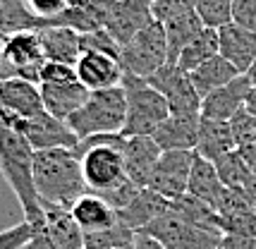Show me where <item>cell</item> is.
I'll list each match as a JSON object with an SVG mask.
<instances>
[{
  "label": "cell",
  "instance_id": "6da1fadb",
  "mask_svg": "<svg viewBox=\"0 0 256 249\" xmlns=\"http://www.w3.org/2000/svg\"><path fill=\"white\" fill-rule=\"evenodd\" d=\"M34 187L44 204L72 208L79 196L89 192L74 148L34 151Z\"/></svg>",
  "mask_w": 256,
  "mask_h": 249
},
{
  "label": "cell",
  "instance_id": "7a4b0ae2",
  "mask_svg": "<svg viewBox=\"0 0 256 249\" xmlns=\"http://www.w3.org/2000/svg\"><path fill=\"white\" fill-rule=\"evenodd\" d=\"M0 175L8 182L32 226L44 220L41 199L34 187V148L14 127L0 120Z\"/></svg>",
  "mask_w": 256,
  "mask_h": 249
},
{
  "label": "cell",
  "instance_id": "3957f363",
  "mask_svg": "<svg viewBox=\"0 0 256 249\" xmlns=\"http://www.w3.org/2000/svg\"><path fill=\"white\" fill-rule=\"evenodd\" d=\"M122 134H94L86 139H79L74 154L82 163L84 184L91 194H108L110 190L120 187L127 178L122 160Z\"/></svg>",
  "mask_w": 256,
  "mask_h": 249
},
{
  "label": "cell",
  "instance_id": "277c9868",
  "mask_svg": "<svg viewBox=\"0 0 256 249\" xmlns=\"http://www.w3.org/2000/svg\"><path fill=\"white\" fill-rule=\"evenodd\" d=\"M127 118V96L122 84L108 89L89 91L84 106L72 115L67 124L77 134V139H86L94 134H120Z\"/></svg>",
  "mask_w": 256,
  "mask_h": 249
},
{
  "label": "cell",
  "instance_id": "5b68a950",
  "mask_svg": "<svg viewBox=\"0 0 256 249\" xmlns=\"http://www.w3.org/2000/svg\"><path fill=\"white\" fill-rule=\"evenodd\" d=\"M122 89L127 96V118L122 136H151L170 118V108L163 94L142 77L122 74Z\"/></svg>",
  "mask_w": 256,
  "mask_h": 249
},
{
  "label": "cell",
  "instance_id": "8992f818",
  "mask_svg": "<svg viewBox=\"0 0 256 249\" xmlns=\"http://www.w3.org/2000/svg\"><path fill=\"white\" fill-rule=\"evenodd\" d=\"M118 60H120L122 74L148 80L154 72H158L168 62V41L163 24L151 20L120 48Z\"/></svg>",
  "mask_w": 256,
  "mask_h": 249
},
{
  "label": "cell",
  "instance_id": "52a82bcc",
  "mask_svg": "<svg viewBox=\"0 0 256 249\" xmlns=\"http://www.w3.org/2000/svg\"><path fill=\"white\" fill-rule=\"evenodd\" d=\"M46 62L38 29L12 32L0 48V80L22 77L38 84V70Z\"/></svg>",
  "mask_w": 256,
  "mask_h": 249
},
{
  "label": "cell",
  "instance_id": "ba28073f",
  "mask_svg": "<svg viewBox=\"0 0 256 249\" xmlns=\"http://www.w3.org/2000/svg\"><path fill=\"white\" fill-rule=\"evenodd\" d=\"M0 120L5 124L14 127L20 134L29 142L34 151H46V148H74L79 144L77 134L70 130V124L53 118L50 113H38L34 118H17L0 110Z\"/></svg>",
  "mask_w": 256,
  "mask_h": 249
},
{
  "label": "cell",
  "instance_id": "9c48e42d",
  "mask_svg": "<svg viewBox=\"0 0 256 249\" xmlns=\"http://www.w3.org/2000/svg\"><path fill=\"white\" fill-rule=\"evenodd\" d=\"M142 235H148L166 249H220V238H223L220 232L201 230L184 223L170 208L163 216H158L154 223H148L142 230Z\"/></svg>",
  "mask_w": 256,
  "mask_h": 249
},
{
  "label": "cell",
  "instance_id": "30bf717a",
  "mask_svg": "<svg viewBox=\"0 0 256 249\" xmlns=\"http://www.w3.org/2000/svg\"><path fill=\"white\" fill-rule=\"evenodd\" d=\"M146 82L163 94L168 108H170V115H201V96L194 89L190 74L182 72L178 65L166 62Z\"/></svg>",
  "mask_w": 256,
  "mask_h": 249
},
{
  "label": "cell",
  "instance_id": "8fae6325",
  "mask_svg": "<svg viewBox=\"0 0 256 249\" xmlns=\"http://www.w3.org/2000/svg\"><path fill=\"white\" fill-rule=\"evenodd\" d=\"M192 160H194V151H163L151 172L148 187L170 202L187 194Z\"/></svg>",
  "mask_w": 256,
  "mask_h": 249
},
{
  "label": "cell",
  "instance_id": "7c38bea8",
  "mask_svg": "<svg viewBox=\"0 0 256 249\" xmlns=\"http://www.w3.org/2000/svg\"><path fill=\"white\" fill-rule=\"evenodd\" d=\"M120 151H122L127 178L136 187H148L151 172L163 154L160 146L156 144V139L154 136H122Z\"/></svg>",
  "mask_w": 256,
  "mask_h": 249
},
{
  "label": "cell",
  "instance_id": "4fadbf2b",
  "mask_svg": "<svg viewBox=\"0 0 256 249\" xmlns=\"http://www.w3.org/2000/svg\"><path fill=\"white\" fill-rule=\"evenodd\" d=\"M0 110L17 118H34L44 113L41 89L36 82L22 77H5L0 80Z\"/></svg>",
  "mask_w": 256,
  "mask_h": 249
},
{
  "label": "cell",
  "instance_id": "5bb4252c",
  "mask_svg": "<svg viewBox=\"0 0 256 249\" xmlns=\"http://www.w3.org/2000/svg\"><path fill=\"white\" fill-rule=\"evenodd\" d=\"M252 91V82L246 74L234 77L225 86L211 91L206 98H201V118L208 120H230L234 113L244 108L246 96Z\"/></svg>",
  "mask_w": 256,
  "mask_h": 249
},
{
  "label": "cell",
  "instance_id": "9a60e30c",
  "mask_svg": "<svg viewBox=\"0 0 256 249\" xmlns=\"http://www.w3.org/2000/svg\"><path fill=\"white\" fill-rule=\"evenodd\" d=\"M151 20H154V14H151V2L148 0H118L108 22H106V29L122 48Z\"/></svg>",
  "mask_w": 256,
  "mask_h": 249
},
{
  "label": "cell",
  "instance_id": "2e32d148",
  "mask_svg": "<svg viewBox=\"0 0 256 249\" xmlns=\"http://www.w3.org/2000/svg\"><path fill=\"white\" fill-rule=\"evenodd\" d=\"M77 80L89 91L118 86L122 82V68L120 60L106 53H82L74 65Z\"/></svg>",
  "mask_w": 256,
  "mask_h": 249
},
{
  "label": "cell",
  "instance_id": "e0dca14e",
  "mask_svg": "<svg viewBox=\"0 0 256 249\" xmlns=\"http://www.w3.org/2000/svg\"><path fill=\"white\" fill-rule=\"evenodd\" d=\"M218 56H223L240 74H246L256 58V34L234 22L218 29Z\"/></svg>",
  "mask_w": 256,
  "mask_h": 249
},
{
  "label": "cell",
  "instance_id": "ac0fdd59",
  "mask_svg": "<svg viewBox=\"0 0 256 249\" xmlns=\"http://www.w3.org/2000/svg\"><path fill=\"white\" fill-rule=\"evenodd\" d=\"M38 89H41L44 110L58 118V120H62V122H67L77 113L89 96V89L79 80L67 82V84H38Z\"/></svg>",
  "mask_w": 256,
  "mask_h": 249
},
{
  "label": "cell",
  "instance_id": "d6986e66",
  "mask_svg": "<svg viewBox=\"0 0 256 249\" xmlns=\"http://www.w3.org/2000/svg\"><path fill=\"white\" fill-rule=\"evenodd\" d=\"M201 115H170L154 132L160 151H194L199 139Z\"/></svg>",
  "mask_w": 256,
  "mask_h": 249
},
{
  "label": "cell",
  "instance_id": "ffe728a7",
  "mask_svg": "<svg viewBox=\"0 0 256 249\" xmlns=\"http://www.w3.org/2000/svg\"><path fill=\"white\" fill-rule=\"evenodd\" d=\"M168 208H170V199L160 196L151 187H142L132 202L124 206L122 211H118V220H122L134 232H142L148 223H154L158 216L166 214Z\"/></svg>",
  "mask_w": 256,
  "mask_h": 249
},
{
  "label": "cell",
  "instance_id": "44dd1931",
  "mask_svg": "<svg viewBox=\"0 0 256 249\" xmlns=\"http://www.w3.org/2000/svg\"><path fill=\"white\" fill-rule=\"evenodd\" d=\"M44 58L50 62H65V65H77L82 56V44H79V32L70 26H44L38 29Z\"/></svg>",
  "mask_w": 256,
  "mask_h": 249
},
{
  "label": "cell",
  "instance_id": "7402d4cb",
  "mask_svg": "<svg viewBox=\"0 0 256 249\" xmlns=\"http://www.w3.org/2000/svg\"><path fill=\"white\" fill-rule=\"evenodd\" d=\"M70 214H72L74 223L79 226V230L84 235L86 232H96V230H106L112 223H118V211L106 199H100L98 194H91V192L79 196L77 202L72 204Z\"/></svg>",
  "mask_w": 256,
  "mask_h": 249
},
{
  "label": "cell",
  "instance_id": "603a6c76",
  "mask_svg": "<svg viewBox=\"0 0 256 249\" xmlns=\"http://www.w3.org/2000/svg\"><path fill=\"white\" fill-rule=\"evenodd\" d=\"M41 208H44V226L48 230V235L53 238L58 249L84 247V232L74 223L70 208L56 204H44V202H41Z\"/></svg>",
  "mask_w": 256,
  "mask_h": 249
},
{
  "label": "cell",
  "instance_id": "cb8c5ba5",
  "mask_svg": "<svg viewBox=\"0 0 256 249\" xmlns=\"http://www.w3.org/2000/svg\"><path fill=\"white\" fill-rule=\"evenodd\" d=\"M225 184L220 182V175L213 166V160L204 158L194 151V160H192V170H190V184H187V194L196 196L201 202L211 204L216 208L220 194H223Z\"/></svg>",
  "mask_w": 256,
  "mask_h": 249
},
{
  "label": "cell",
  "instance_id": "d4e9b609",
  "mask_svg": "<svg viewBox=\"0 0 256 249\" xmlns=\"http://www.w3.org/2000/svg\"><path fill=\"white\" fill-rule=\"evenodd\" d=\"M234 139H232V130L228 120H208V118H201L199 124V139H196V154L204 156L208 160H218L220 156L234 151Z\"/></svg>",
  "mask_w": 256,
  "mask_h": 249
},
{
  "label": "cell",
  "instance_id": "484cf974",
  "mask_svg": "<svg viewBox=\"0 0 256 249\" xmlns=\"http://www.w3.org/2000/svg\"><path fill=\"white\" fill-rule=\"evenodd\" d=\"M234 77H240V72L225 60L223 56H213L206 62H201L199 68L190 72V80L194 84V89L201 98H206L211 91L225 86L228 82H232Z\"/></svg>",
  "mask_w": 256,
  "mask_h": 249
},
{
  "label": "cell",
  "instance_id": "4316f807",
  "mask_svg": "<svg viewBox=\"0 0 256 249\" xmlns=\"http://www.w3.org/2000/svg\"><path fill=\"white\" fill-rule=\"evenodd\" d=\"M163 29H166V41H168V62L175 65L180 53L201 34L204 22L199 20V14L194 10V12H187L182 17H175V20L166 22Z\"/></svg>",
  "mask_w": 256,
  "mask_h": 249
},
{
  "label": "cell",
  "instance_id": "83f0119b",
  "mask_svg": "<svg viewBox=\"0 0 256 249\" xmlns=\"http://www.w3.org/2000/svg\"><path fill=\"white\" fill-rule=\"evenodd\" d=\"M170 211L180 216L190 226H196L201 230H211V232H220V216H218V211L211 204L201 202V199L192 196V194H182L178 199H172L170 202Z\"/></svg>",
  "mask_w": 256,
  "mask_h": 249
},
{
  "label": "cell",
  "instance_id": "f1b7e54d",
  "mask_svg": "<svg viewBox=\"0 0 256 249\" xmlns=\"http://www.w3.org/2000/svg\"><path fill=\"white\" fill-rule=\"evenodd\" d=\"M218 56V29H208V26H204L201 29V34L192 41L178 58V65L182 72H194V70L199 68L201 62H206L208 58Z\"/></svg>",
  "mask_w": 256,
  "mask_h": 249
},
{
  "label": "cell",
  "instance_id": "f546056e",
  "mask_svg": "<svg viewBox=\"0 0 256 249\" xmlns=\"http://www.w3.org/2000/svg\"><path fill=\"white\" fill-rule=\"evenodd\" d=\"M136 240V232L132 228H127L122 220L112 223L106 230H96V232H86L84 235V247L86 249H120L130 247Z\"/></svg>",
  "mask_w": 256,
  "mask_h": 249
},
{
  "label": "cell",
  "instance_id": "4dcf8cb0",
  "mask_svg": "<svg viewBox=\"0 0 256 249\" xmlns=\"http://www.w3.org/2000/svg\"><path fill=\"white\" fill-rule=\"evenodd\" d=\"M232 5L234 0H196V14L208 29H223L232 22Z\"/></svg>",
  "mask_w": 256,
  "mask_h": 249
},
{
  "label": "cell",
  "instance_id": "1f68e13d",
  "mask_svg": "<svg viewBox=\"0 0 256 249\" xmlns=\"http://www.w3.org/2000/svg\"><path fill=\"white\" fill-rule=\"evenodd\" d=\"M213 166H216L218 175H220V182H223L225 187L242 190V184H244L249 170H246L244 160H242V156H240L237 148L230 151V154H225V156H220L218 160H213Z\"/></svg>",
  "mask_w": 256,
  "mask_h": 249
},
{
  "label": "cell",
  "instance_id": "d6a6232c",
  "mask_svg": "<svg viewBox=\"0 0 256 249\" xmlns=\"http://www.w3.org/2000/svg\"><path fill=\"white\" fill-rule=\"evenodd\" d=\"M82 53H106V56L120 58V44L108 34V29H94L79 34Z\"/></svg>",
  "mask_w": 256,
  "mask_h": 249
},
{
  "label": "cell",
  "instance_id": "836d02e7",
  "mask_svg": "<svg viewBox=\"0 0 256 249\" xmlns=\"http://www.w3.org/2000/svg\"><path fill=\"white\" fill-rule=\"evenodd\" d=\"M230 130H232L234 146L242 148L249 144H256V118L246 108H242L240 113H234L230 120Z\"/></svg>",
  "mask_w": 256,
  "mask_h": 249
},
{
  "label": "cell",
  "instance_id": "e575fe53",
  "mask_svg": "<svg viewBox=\"0 0 256 249\" xmlns=\"http://www.w3.org/2000/svg\"><path fill=\"white\" fill-rule=\"evenodd\" d=\"M220 232L223 235H244L256 238V211H240V214L220 216Z\"/></svg>",
  "mask_w": 256,
  "mask_h": 249
},
{
  "label": "cell",
  "instance_id": "d590c367",
  "mask_svg": "<svg viewBox=\"0 0 256 249\" xmlns=\"http://www.w3.org/2000/svg\"><path fill=\"white\" fill-rule=\"evenodd\" d=\"M194 8H196V0H156L151 5V14H154L156 22L166 24L170 20H175V17L194 12Z\"/></svg>",
  "mask_w": 256,
  "mask_h": 249
},
{
  "label": "cell",
  "instance_id": "8d00e7d4",
  "mask_svg": "<svg viewBox=\"0 0 256 249\" xmlns=\"http://www.w3.org/2000/svg\"><path fill=\"white\" fill-rule=\"evenodd\" d=\"M34 238V226L29 220H20L14 226L0 230V249H24Z\"/></svg>",
  "mask_w": 256,
  "mask_h": 249
},
{
  "label": "cell",
  "instance_id": "74e56055",
  "mask_svg": "<svg viewBox=\"0 0 256 249\" xmlns=\"http://www.w3.org/2000/svg\"><path fill=\"white\" fill-rule=\"evenodd\" d=\"M67 82H77L74 65L46 60L41 70H38V84H67Z\"/></svg>",
  "mask_w": 256,
  "mask_h": 249
},
{
  "label": "cell",
  "instance_id": "f35d334b",
  "mask_svg": "<svg viewBox=\"0 0 256 249\" xmlns=\"http://www.w3.org/2000/svg\"><path fill=\"white\" fill-rule=\"evenodd\" d=\"M26 2H29V10L41 20V29L58 20L70 8V0H26Z\"/></svg>",
  "mask_w": 256,
  "mask_h": 249
},
{
  "label": "cell",
  "instance_id": "ab89813d",
  "mask_svg": "<svg viewBox=\"0 0 256 249\" xmlns=\"http://www.w3.org/2000/svg\"><path fill=\"white\" fill-rule=\"evenodd\" d=\"M252 204L246 202V196L242 190H234V187H225L218 204H216V211L218 216H230V214H240V211H249ZM254 211V208H252Z\"/></svg>",
  "mask_w": 256,
  "mask_h": 249
},
{
  "label": "cell",
  "instance_id": "60d3db41",
  "mask_svg": "<svg viewBox=\"0 0 256 249\" xmlns=\"http://www.w3.org/2000/svg\"><path fill=\"white\" fill-rule=\"evenodd\" d=\"M232 22L256 34V0H234Z\"/></svg>",
  "mask_w": 256,
  "mask_h": 249
},
{
  "label": "cell",
  "instance_id": "b9f144b4",
  "mask_svg": "<svg viewBox=\"0 0 256 249\" xmlns=\"http://www.w3.org/2000/svg\"><path fill=\"white\" fill-rule=\"evenodd\" d=\"M26 249H58L56 242H53V238H50L48 230H46L44 220L34 226V238H32V242L26 244Z\"/></svg>",
  "mask_w": 256,
  "mask_h": 249
},
{
  "label": "cell",
  "instance_id": "7bdbcfd3",
  "mask_svg": "<svg viewBox=\"0 0 256 249\" xmlns=\"http://www.w3.org/2000/svg\"><path fill=\"white\" fill-rule=\"evenodd\" d=\"M220 249H256V238L223 235V238H220Z\"/></svg>",
  "mask_w": 256,
  "mask_h": 249
},
{
  "label": "cell",
  "instance_id": "ee69618b",
  "mask_svg": "<svg viewBox=\"0 0 256 249\" xmlns=\"http://www.w3.org/2000/svg\"><path fill=\"white\" fill-rule=\"evenodd\" d=\"M242 192H244L246 202L252 204V208L256 211V175L254 172H249V175H246L244 184H242Z\"/></svg>",
  "mask_w": 256,
  "mask_h": 249
},
{
  "label": "cell",
  "instance_id": "f6af8a7d",
  "mask_svg": "<svg viewBox=\"0 0 256 249\" xmlns=\"http://www.w3.org/2000/svg\"><path fill=\"white\" fill-rule=\"evenodd\" d=\"M134 247L136 249H166L160 242L156 240H151L148 235H142V232H136V240H134Z\"/></svg>",
  "mask_w": 256,
  "mask_h": 249
},
{
  "label": "cell",
  "instance_id": "bcb514c9",
  "mask_svg": "<svg viewBox=\"0 0 256 249\" xmlns=\"http://www.w3.org/2000/svg\"><path fill=\"white\" fill-rule=\"evenodd\" d=\"M10 34H12V24H10V20H8L5 10L0 8V48H2V41H5Z\"/></svg>",
  "mask_w": 256,
  "mask_h": 249
},
{
  "label": "cell",
  "instance_id": "7dc6e473",
  "mask_svg": "<svg viewBox=\"0 0 256 249\" xmlns=\"http://www.w3.org/2000/svg\"><path fill=\"white\" fill-rule=\"evenodd\" d=\"M244 108L249 110V113L256 118V86H252V91H249V96H246V103Z\"/></svg>",
  "mask_w": 256,
  "mask_h": 249
},
{
  "label": "cell",
  "instance_id": "c3c4849f",
  "mask_svg": "<svg viewBox=\"0 0 256 249\" xmlns=\"http://www.w3.org/2000/svg\"><path fill=\"white\" fill-rule=\"evenodd\" d=\"M246 77L252 82V86H256V58H254V62H252V68L246 70Z\"/></svg>",
  "mask_w": 256,
  "mask_h": 249
},
{
  "label": "cell",
  "instance_id": "681fc988",
  "mask_svg": "<svg viewBox=\"0 0 256 249\" xmlns=\"http://www.w3.org/2000/svg\"><path fill=\"white\" fill-rule=\"evenodd\" d=\"M120 249H136V247H134V244H130V247H120Z\"/></svg>",
  "mask_w": 256,
  "mask_h": 249
},
{
  "label": "cell",
  "instance_id": "f907efd6",
  "mask_svg": "<svg viewBox=\"0 0 256 249\" xmlns=\"http://www.w3.org/2000/svg\"><path fill=\"white\" fill-rule=\"evenodd\" d=\"M148 2H151V5H154V2H156V0H148Z\"/></svg>",
  "mask_w": 256,
  "mask_h": 249
},
{
  "label": "cell",
  "instance_id": "816d5d0a",
  "mask_svg": "<svg viewBox=\"0 0 256 249\" xmlns=\"http://www.w3.org/2000/svg\"><path fill=\"white\" fill-rule=\"evenodd\" d=\"M79 249H86V247H79Z\"/></svg>",
  "mask_w": 256,
  "mask_h": 249
},
{
  "label": "cell",
  "instance_id": "f5cc1de1",
  "mask_svg": "<svg viewBox=\"0 0 256 249\" xmlns=\"http://www.w3.org/2000/svg\"><path fill=\"white\" fill-rule=\"evenodd\" d=\"M24 249H26V247H24Z\"/></svg>",
  "mask_w": 256,
  "mask_h": 249
}]
</instances>
